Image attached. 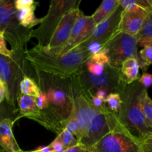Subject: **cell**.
<instances>
[{"mask_svg":"<svg viewBox=\"0 0 152 152\" xmlns=\"http://www.w3.org/2000/svg\"><path fill=\"white\" fill-rule=\"evenodd\" d=\"M35 80L47 98L48 106L32 120L56 135L63 129L62 121L71 114L73 108L71 77H60L34 69Z\"/></svg>","mask_w":152,"mask_h":152,"instance_id":"1","label":"cell"},{"mask_svg":"<svg viewBox=\"0 0 152 152\" xmlns=\"http://www.w3.org/2000/svg\"><path fill=\"white\" fill-rule=\"evenodd\" d=\"M71 81L72 111L84 129V139L80 144L92 148L108 133L124 127L117 114L102 111L94 106L82 90L75 74L71 77Z\"/></svg>","mask_w":152,"mask_h":152,"instance_id":"2","label":"cell"},{"mask_svg":"<svg viewBox=\"0 0 152 152\" xmlns=\"http://www.w3.org/2000/svg\"><path fill=\"white\" fill-rule=\"evenodd\" d=\"M91 56L88 49L82 46H77L63 54L37 45L25 52V59L34 69L64 78L75 74Z\"/></svg>","mask_w":152,"mask_h":152,"instance_id":"3","label":"cell"},{"mask_svg":"<svg viewBox=\"0 0 152 152\" xmlns=\"http://www.w3.org/2000/svg\"><path fill=\"white\" fill-rule=\"evenodd\" d=\"M147 90L138 81L127 85L122 94V105L118 118L125 129L140 142L152 134V126L142 109V99Z\"/></svg>","mask_w":152,"mask_h":152,"instance_id":"4","label":"cell"},{"mask_svg":"<svg viewBox=\"0 0 152 152\" xmlns=\"http://www.w3.org/2000/svg\"><path fill=\"white\" fill-rule=\"evenodd\" d=\"M25 77L34 79V71L25 57V53L13 51L12 57L0 54V79L5 84L7 96L5 102L16 115L19 109L17 99L19 96V84Z\"/></svg>","mask_w":152,"mask_h":152,"instance_id":"5","label":"cell"},{"mask_svg":"<svg viewBox=\"0 0 152 152\" xmlns=\"http://www.w3.org/2000/svg\"><path fill=\"white\" fill-rule=\"evenodd\" d=\"M83 91L87 96H94L98 90H103L108 94L116 93L122 95L127 85L123 82L120 69L107 65L101 75L95 76L88 72L84 65L75 74Z\"/></svg>","mask_w":152,"mask_h":152,"instance_id":"6","label":"cell"},{"mask_svg":"<svg viewBox=\"0 0 152 152\" xmlns=\"http://www.w3.org/2000/svg\"><path fill=\"white\" fill-rule=\"evenodd\" d=\"M33 29L22 27L16 17L14 1L0 0V31L14 52L25 53Z\"/></svg>","mask_w":152,"mask_h":152,"instance_id":"7","label":"cell"},{"mask_svg":"<svg viewBox=\"0 0 152 152\" xmlns=\"http://www.w3.org/2000/svg\"><path fill=\"white\" fill-rule=\"evenodd\" d=\"M81 0H53L50 1L47 14L42 18L39 26L31 33V39L37 40V45L48 46L53 33L63 16L74 9L80 8Z\"/></svg>","mask_w":152,"mask_h":152,"instance_id":"8","label":"cell"},{"mask_svg":"<svg viewBox=\"0 0 152 152\" xmlns=\"http://www.w3.org/2000/svg\"><path fill=\"white\" fill-rule=\"evenodd\" d=\"M137 40L135 37L117 31L103 45L102 51L108 56L109 65L115 68L129 58L138 59L140 67V59L137 51Z\"/></svg>","mask_w":152,"mask_h":152,"instance_id":"9","label":"cell"},{"mask_svg":"<svg viewBox=\"0 0 152 152\" xmlns=\"http://www.w3.org/2000/svg\"><path fill=\"white\" fill-rule=\"evenodd\" d=\"M92 148L94 152H142L139 141L125 127L108 133Z\"/></svg>","mask_w":152,"mask_h":152,"instance_id":"10","label":"cell"},{"mask_svg":"<svg viewBox=\"0 0 152 152\" xmlns=\"http://www.w3.org/2000/svg\"><path fill=\"white\" fill-rule=\"evenodd\" d=\"M123 10L124 9L119 5L109 16L96 25L92 34L78 46L86 47L91 42H98L104 45L118 31L121 14Z\"/></svg>","mask_w":152,"mask_h":152,"instance_id":"11","label":"cell"},{"mask_svg":"<svg viewBox=\"0 0 152 152\" xmlns=\"http://www.w3.org/2000/svg\"><path fill=\"white\" fill-rule=\"evenodd\" d=\"M95 25L91 16H86L81 10H79L68 41L62 48L60 54L67 53L81 44L94 30Z\"/></svg>","mask_w":152,"mask_h":152,"instance_id":"12","label":"cell"},{"mask_svg":"<svg viewBox=\"0 0 152 152\" xmlns=\"http://www.w3.org/2000/svg\"><path fill=\"white\" fill-rule=\"evenodd\" d=\"M79 10L80 8L74 9L63 16L56 31L53 33L48 46L47 47L50 51L56 53H60L62 48L68 41Z\"/></svg>","mask_w":152,"mask_h":152,"instance_id":"13","label":"cell"},{"mask_svg":"<svg viewBox=\"0 0 152 152\" xmlns=\"http://www.w3.org/2000/svg\"><path fill=\"white\" fill-rule=\"evenodd\" d=\"M148 12L142 8L122 12L118 31L135 37L142 28Z\"/></svg>","mask_w":152,"mask_h":152,"instance_id":"14","label":"cell"},{"mask_svg":"<svg viewBox=\"0 0 152 152\" xmlns=\"http://www.w3.org/2000/svg\"><path fill=\"white\" fill-rule=\"evenodd\" d=\"M15 120L12 118H4L0 122V151L20 152L19 146L13 133Z\"/></svg>","mask_w":152,"mask_h":152,"instance_id":"15","label":"cell"},{"mask_svg":"<svg viewBox=\"0 0 152 152\" xmlns=\"http://www.w3.org/2000/svg\"><path fill=\"white\" fill-rule=\"evenodd\" d=\"M17 106L19 113L16 121L22 117L33 120L39 112L37 105V98L34 96L20 94L17 99Z\"/></svg>","mask_w":152,"mask_h":152,"instance_id":"16","label":"cell"},{"mask_svg":"<svg viewBox=\"0 0 152 152\" xmlns=\"http://www.w3.org/2000/svg\"><path fill=\"white\" fill-rule=\"evenodd\" d=\"M140 62L135 58H129L122 64L120 72L122 79L126 85H130L138 81L140 78Z\"/></svg>","mask_w":152,"mask_h":152,"instance_id":"17","label":"cell"},{"mask_svg":"<svg viewBox=\"0 0 152 152\" xmlns=\"http://www.w3.org/2000/svg\"><path fill=\"white\" fill-rule=\"evenodd\" d=\"M39 3L31 6L27 8L20 10H16V17L19 24L22 27L28 29H32L34 26L39 24L42 21V18H37L35 16V10Z\"/></svg>","mask_w":152,"mask_h":152,"instance_id":"18","label":"cell"},{"mask_svg":"<svg viewBox=\"0 0 152 152\" xmlns=\"http://www.w3.org/2000/svg\"><path fill=\"white\" fill-rule=\"evenodd\" d=\"M62 126L63 129H66L75 136L79 143H81L85 137L84 129L83 125L76 117L72 111L69 117L65 120L62 121Z\"/></svg>","mask_w":152,"mask_h":152,"instance_id":"19","label":"cell"},{"mask_svg":"<svg viewBox=\"0 0 152 152\" xmlns=\"http://www.w3.org/2000/svg\"><path fill=\"white\" fill-rule=\"evenodd\" d=\"M137 45L141 47L152 44V17L148 14L140 32L135 36Z\"/></svg>","mask_w":152,"mask_h":152,"instance_id":"20","label":"cell"},{"mask_svg":"<svg viewBox=\"0 0 152 152\" xmlns=\"http://www.w3.org/2000/svg\"><path fill=\"white\" fill-rule=\"evenodd\" d=\"M21 94L38 97L41 93L39 87L34 79L30 77H25L19 84Z\"/></svg>","mask_w":152,"mask_h":152,"instance_id":"21","label":"cell"},{"mask_svg":"<svg viewBox=\"0 0 152 152\" xmlns=\"http://www.w3.org/2000/svg\"><path fill=\"white\" fill-rule=\"evenodd\" d=\"M120 5L125 10L142 8L148 12L152 8V1L149 0H120Z\"/></svg>","mask_w":152,"mask_h":152,"instance_id":"22","label":"cell"},{"mask_svg":"<svg viewBox=\"0 0 152 152\" xmlns=\"http://www.w3.org/2000/svg\"><path fill=\"white\" fill-rule=\"evenodd\" d=\"M138 54L140 59V68L145 73L148 67L152 65V44L143 47Z\"/></svg>","mask_w":152,"mask_h":152,"instance_id":"23","label":"cell"},{"mask_svg":"<svg viewBox=\"0 0 152 152\" xmlns=\"http://www.w3.org/2000/svg\"><path fill=\"white\" fill-rule=\"evenodd\" d=\"M57 138L65 148H69L78 145L79 142L72 133L67 130L66 129H63L57 134Z\"/></svg>","mask_w":152,"mask_h":152,"instance_id":"24","label":"cell"},{"mask_svg":"<svg viewBox=\"0 0 152 152\" xmlns=\"http://www.w3.org/2000/svg\"><path fill=\"white\" fill-rule=\"evenodd\" d=\"M105 103H106L108 108L111 112L118 115L122 105L121 95L116 93L108 94V96L105 99Z\"/></svg>","mask_w":152,"mask_h":152,"instance_id":"25","label":"cell"},{"mask_svg":"<svg viewBox=\"0 0 152 152\" xmlns=\"http://www.w3.org/2000/svg\"><path fill=\"white\" fill-rule=\"evenodd\" d=\"M142 109L146 120L152 126V99L148 94V91L144 93L142 99Z\"/></svg>","mask_w":152,"mask_h":152,"instance_id":"26","label":"cell"},{"mask_svg":"<svg viewBox=\"0 0 152 152\" xmlns=\"http://www.w3.org/2000/svg\"><path fill=\"white\" fill-rule=\"evenodd\" d=\"M119 5H120V0H104L97 9L105 15V17H108Z\"/></svg>","mask_w":152,"mask_h":152,"instance_id":"27","label":"cell"},{"mask_svg":"<svg viewBox=\"0 0 152 152\" xmlns=\"http://www.w3.org/2000/svg\"><path fill=\"white\" fill-rule=\"evenodd\" d=\"M85 68L88 71V72H89L90 74H93L95 76H99L101 75L102 73L104 72L105 69V65H100V64L96 63V62H94L93 61L91 60L90 59L86 62V63L84 65Z\"/></svg>","mask_w":152,"mask_h":152,"instance_id":"28","label":"cell"},{"mask_svg":"<svg viewBox=\"0 0 152 152\" xmlns=\"http://www.w3.org/2000/svg\"><path fill=\"white\" fill-rule=\"evenodd\" d=\"M3 103L0 104V122L4 118H12L16 122V118L17 115H16L12 111V110L10 109V108L7 103H6V105H4Z\"/></svg>","mask_w":152,"mask_h":152,"instance_id":"29","label":"cell"},{"mask_svg":"<svg viewBox=\"0 0 152 152\" xmlns=\"http://www.w3.org/2000/svg\"><path fill=\"white\" fill-rule=\"evenodd\" d=\"M0 54L7 57H12L13 55V50H9L7 48L4 34L1 31H0Z\"/></svg>","mask_w":152,"mask_h":152,"instance_id":"30","label":"cell"},{"mask_svg":"<svg viewBox=\"0 0 152 152\" xmlns=\"http://www.w3.org/2000/svg\"><path fill=\"white\" fill-rule=\"evenodd\" d=\"M90 59L93 61L94 62H96V63L100 64V65H105V66L109 65V59H108V56L102 50L99 53L92 55L91 56Z\"/></svg>","mask_w":152,"mask_h":152,"instance_id":"31","label":"cell"},{"mask_svg":"<svg viewBox=\"0 0 152 152\" xmlns=\"http://www.w3.org/2000/svg\"><path fill=\"white\" fill-rule=\"evenodd\" d=\"M142 152H152V134L145 137L140 142Z\"/></svg>","mask_w":152,"mask_h":152,"instance_id":"32","label":"cell"},{"mask_svg":"<svg viewBox=\"0 0 152 152\" xmlns=\"http://www.w3.org/2000/svg\"><path fill=\"white\" fill-rule=\"evenodd\" d=\"M37 2L38 1H35L34 0H15L14 6L16 10H20L31 7V6L37 4Z\"/></svg>","mask_w":152,"mask_h":152,"instance_id":"33","label":"cell"},{"mask_svg":"<svg viewBox=\"0 0 152 152\" xmlns=\"http://www.w3.org/2000/svg\"><path fill=\"white\" fill-rule=\"evenodd\" d=\"M138 82H139L144 88L148 89V88L151 87L152 86V74H148V73L146 72L143 73V74L139 78Z\"/></svg>","mask_w":152,"mask_h":152,"instance_id":"34","label":"cell"},{"mask_svg":"<svg viewBox=\"0 0 152 152\" xmlns=\"http://www.w3.org/2000/svg\"><path fill=\"white\" fill-rule=\"evenodd\" d=\"M37 108H39L40 111L46 110L48 108V106L46 96L42 91L40 94L39 95L38 97H37Z\"/></svg>","mask_w":152,"mask_h":152,"instance_id":"35","label":"cell"},{"mask_svg":"<svg viewBox=\"0 0 152 152\" xmlns=\"http://www.w3.org/2000/svg\"><path fill=\"white\" fill-rule=\"evenodd\" d=\"M64 152H94V151L93 148L87 147L86 145L79 143L78 145H75V146L67 148Z\"/></svg>","mask_w":152,"mask_h":152,"instance_id":"36","label":"cell"},{"mask_svg":"<svg viewBox=\"0 0 152 152\" xmlns=\"http://www.w3.org/2000/svg\"><path fill=\"white\" fill-rule=\"evenodd\" d=\"M85 48H86L88 49V50L93 55L100 52L102 50V48H103V45L98 42H91L87 45Z\"/></svg>","mask_w":152,"mask_h":152,"instance_id":"37","label":"cell"},{"mask_svg":"<svg viewBox=\"0 0 152 152\" xmlns=\"http://www.w3.org/2000/svg\"><path fill=\"white\" fill-rule=\"evenodd\" d=\"M49 146L52 148V150L54 152H64L65 151V149H66V148L64 147V145L62 144V142H61L57 138H55V139L50 142Z\"/></svg>","mask_w":152,"mask_h":152,"instance_id":"38","label":"cell"},{"mask_svg":"<svg viewBox=\"0 0 152 152\" xmlns=\"http://www.w3.org/2000/svg\"><path fill=\"white\" fill-rule=\"evenodd\" d=\"M6 96H7V88L5 84L0 79V104L5 102Z\"/></svg>","mask_w":152,"mask_h":152,"instance_id":"39","label":"cell"},{"mask_svg":"<svg viewBox=\"0 0 152 152\" xmlns=\"http://www.w3.org/2000/svg\"><path fill=\"white\" fill-rule=\"evenodd\" d=\"M108 95V94L107 93L106 91H105L98 90V91H96L94 96H96V97L99 98V99H101L102 100L105 101V99H106Z\"/></svg>","mask_w":152,"mask_h":152,"instance_id":"40","label":"cell"},{"mask_svg":"<svg viewBox=\"0 0 152 152\" xmlns=\"http://www.w3.org/2000/svg\"><path fill=\"white\" fill-rule=\"evenodd\" d=\"M37 150L39 152H54L49 145H46V146H39L37 148Z\"/></svg>","mask_w":152,"mask_h":152,"instance_id":"41","label":"cell"},{"mask_svg":"<svg viewBox=\"0 0 152 152\" xmlns=\"http://www.w3.org/2000/svg\"><path fill=\"white\" fill-rule=\"evenodd\" d=\"M148 14H150V16H151V17H152V8L151 9V10H149V11L148 12Z\"/></svg>","mask_w":152,"mask_h":152,"instance_id":"42","label":"cell"},{"mask_svg":"<svg viewBox=\"0 0 152 152\" xmlns=\"http://www.w3.org/2000/svg\"><path fill=\"white\" fill-rule=\"evenodd\" d=\"M0 152H1V151H0ZM20 152H31V151H22H22H21Z\"/></svg>","mask_w":152,"mask_h":152,"instance_id":"43","label":"cell"},{"mask_svg":"<svg viewBox=\"0 0 152 152\" xmlns=\"http://www.w3.org/2000/svg\"><path fill=\"white\" fill-rule=\"evenodd\" d=\"M31 152H39V151L36 149V150H34V151H31Z\"/></svg>","mask_w":152,"mask_h":152,"instance_id":"44","label":"cell"}]
</instances>
